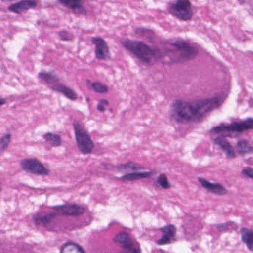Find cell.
I'll list each match as a JSON object with an SVG mask.
<instances>
[{
	"label": "cell",
	"instance_id": "cell-13",
	"mask_svg": "<svg viewBox=\"0 0 253 253\" xmlns=\"http://www.w3.org/2000/svg\"><path fill=\"white\" fill-rule=\"evenodd\" d=\"M58 2L78 15L88 14L84 2L81 0H59Z\"/></svg>",
	"mask_w": 253,
	"mask_h": 253
},
{
	"label": "cell",
	"instance_id": "cell-23",
	"mask_svg": "<svg viewBox=\"0 0 253 253\" xmlns=\"http://www.w3.org/2000/svg\"><path fill=\"white\" fill-rule=\"evenodd\" d=\"M236 149L240 155H246L253 152V146L247 140H241L237 143Z\"/></svg>",
	"mask_w": 253,
	"mask_h": 253
},
{
	"label": "cell",
	"instance_id": "cell-7",
	"mask_svg": "<svg viewBox=\"0 0 253 253\" xmlns=\"http://www.w3.org/2000/svg\"><path fill=\"white\" fill-rule=\"evenodd\" d=\"M20 167L26 172L35 175L47 176L50 174L49 169L37 158H24L20 161Z\"/></svg>",
	"mask_w": 253,
	"mask_h": 253
},
{
	"label": "cell",
	"instance_id": "cell-33",
	"mask_svg": "<svg viewBox=\"0 0 253 253\" xmlns=\"http://www.w3.org/2000/svg\"><path fill=\"white\" fill-rule=\"evenodd\" d=\"M127 251L128 252L125 253H140V250H137V249H134L133 250H127Z\"/></svg>",
	"mask_w": 253,
	"mask_h": 253
},
{
	"label": "cell",
	"instance_id": "cell-8",
	"mask_svg": "<svg viewBox=\"0 0 253 253\" xmlns=\"http://www.w3.org/2000/svg\"><path fill=\"white\" fill-rule=\"evenodd\" d=\"M91 42L95 46L94 53L97 60H103V61L110 60L112 56H111L110 49L106 40L103 39L101 37H93L91 38Z\"/></svg>",
	"mask_w": 253,
	"mask_h": 253
},
{
	"label": "cell",
	"instance_id": "cell-6",
	"mask_svg": "<svg viewBox=\"0 0 253 253\" xmlns=\"http://www.w3.org/2000/svg\"><path fill=\"white\" fill-rule=\"evenodd\" d=\"M168 11L171 16L181 21H189L193 17V9L189 0H178L170 4Z\"/></svg>",
	"mask_w": 253,
	"mask_h": 253
},
{
	"label": "cell",
	"instance_id": "cell-14",
	"mask_svg": "<svg viewBox=\"0 0 253 253\" xmlns=\"http://www.w3.org/2000/svg\"><path fill=\"white\" fill-rule=\"evenodd\" d=\"M213 143L216 146H218L229 159H234L236 157L233 146L229 143V140L225 136L216 137L215 138L213 139Z\"/></svg>",
	"mask_w": 253,
	"mask_h": 253
},
{
	"label": "cell",
	"instance_id": "cell-19",
	"mask_svg": "<svg viewBox=\"0 0 253 253\" xmlns=\"http://www.w3.org/2000/svg\"><path fill=\"white\" fill-rule=\"evenodd\" d=\"M242 242L247 246L250 251L253 252V230L249 228L242 227L240 229Z\"/></svg>",
	"mask_w": 253,
	"mask_h": 253
},
{
	"label": "cell",
	"instance_id": "cell-17",
	"mask_svg": "<svg viewBox=\"0 0 253 253\" xmlns=\"http://www.w3.org/2000/svg\"><path fill=\"white\" fill-rule=\"evenodd\" d=\"M38 79L49 88L60 83V78L54 72L42 70L38 73Z\"/></svg>",
	"mask_w": 253,
	"mask_h": 253
},
{
	"label": "cell",
	"instance_id": "cell-22",
	"mask_svg": "<svg viewBox=\"0 0 253 253\" xmlns=\"http://www.w3.org/2000/svg\"><path fill=\"white\" fill-rule=\"evenodd\" d=\"M60 253H85V252L79 244L69 241L62 246Z\"/></svg>",
	"mask_w": 253,
	"mask_h": 253
},
{
	"label": "cell",
	"instance_id": "cell-16",
	"mask_svg": "<svg viewBox=\"0 0 253 253\" xmlns=\"http://www.w3.org/2000/svg\"><path fill=\"white\" fill-rule=\"evenodd\" d=\"M50 89L52 91H55V92L59 93V94H63L64 97L69 100H72V101H76L78 99V95L75 90L72 89L70 87L67 86V85H64L62 83H59V84H56L54 86L51 87Z\"/></svg>",
	"mask_w": 253,
	"mask_h": 253
},
{
	"label": "cell",
	"instance_id": "cell-34",
	"mask_svg": "<svg viewBox=\"0 0 253 253\" xmlns=\"http://www.w3.org/2000/svg\"><path fill=\"white\" fill-rule=\"evenodd\" d=\"M250 3H251V9L253 10V2H250Z\"/></svg>",
	"mask_w": 253,
	"mask_h": 253
},
{
	"label": "cell",
	"instance_id": "cell-4",
	"mask_svg": "<svg viewBox=\"0 0 253 253\" xmlns=\"http://www.w3.org/2000/svg\"><path fill=\"white\" fill-rule=\"evenodd\" d=\"M74 131L78 149L82 155H90L94 149V143L85 126L78 120H74Z\"/></svg>",
	"mask_w": 253,
	"mask_h": 253
},
{
	"label": "cell",
	"instance_id": "cell-15",
	"mask_svg": "<svg viewBox=\"0 0 253 253\" xmlns=\"http://www.w3.org/2000/svg\"><path fill=\"white\" fill-rule=\"evenodd\" d=\"M113 241L115 244H118L126 250H133L136 249L134 247V241L129 235L126 232H121L117 234L113 238Z\"/></svg>",
	"mask_w": 253,
	"mask_h": 253
},
{
	"label": "cell",
	"instance_id": "cell-29",
	"mask_svg": "<svg viewBox=\"0 0 253 253\" xmlns=\"http://www.w3.org/2000/svg\"><path fill=\"white\" fill-rule=\"evenodd\" d=\"M109 106V100L106 99H101L97 105V110L100 112H104L106 111V106Z\"/></svg>",
	"mask_w": 253,
	"mask_h": 253
},
{
	"label": "cell",
	"instance_id": "cell-32",
	"mask_svg": "<svg viewBox=\"0 0 253 253\" xmlns=\"http://www.w3.org/2000/svg\"><path fill=\"white\" fill-rule=\"evenodd\" d=\"M6 99L3 98V97H2V98L0 99V106H4V105L6 104Z\"/></svg>",
	"mask_w": 253,
	"mask_h": 253
},
{
	"label": "cell",
	"instance_id": "cell-11",
	"mask_svg": "<svg viewBox=\"0 0 253 253\" xmlns=\"http://www.w3.org/2000/svg\"><path fill=\"white\" fill-rule=\"evenodd\" d=\"M38 5V2L37 1L23 0V1L11 4L8 7V10L10 12L14 13L15 14H21L29 10L36 8Z\"/></svg>",
	"mask_w": 253,
	"mask_h": 253
},
{
	"label": "cell",
	"instance_id": "cell-24",
	"mask_svg": "<svg viewBox=\"0 0 253 253\" xmlns=\"http://www.w3.org/2000/svg\"><path fill=\"white\" fill-rule=\"evenodd\" d=\"M118 170L121 172H124V171H138L140 170L143 169V167L139 164H136V163L132 162V161H128V163L126 164H121V165L117 167Z\"/></svg>",
	"mask_w": 253,
	"mask_h": 253
},
{
	"label": "cell",
	"instance_id": "cell-1",
	"mask_svg": "<svg viewBox=\"0 0 253 253\" xmlns=\"http://www.w3.org/2000/svg\"><path fill=\"white\" fill-rule=\"evenodd\" d=\"M224 98L214 97L194 101L176 100L169 109L170 118L177 124L198 123L221 106Z\"/></svg>",
	"mask_w": 253,
	"mask_h": 253
},
{
	"label": "cell",
	"instance_id": "cell-31",
	"mask_svg": "<svg viewBox=\"0 0 253 253\" xmlns=\"http://www.w3.org/2000/svg\"><path fill=\"white\" fill-rule=\"evenodd\" d=\"M231 225H232V223L230 222H226V223L217 224V228L220 232H226L229 230Z\"/></svg>",
	"mask_w": 253,
	"mask_h": 253
},
{
	"label": "cell",
	"instance_id": "cell-9",
	"mask_svg": "<svg viewBox=\"0 0 253 253\" xmlns=\"http://www.w3.org/2000/svg\"><path fill=\"white\" fill-rule=\"evenodd\" d=\"M59 214L66 216H80L84 214L85 207L80 204H66L53 207Z\"/></svg>",
	"mask_w": 253,
	"mask_h": 253
},
{
	"label": "cell",
	"instance_id": "cell-12",
	"mask_svg": "<svg viewBox=\"0 0 253 253\" xmlns=\"http://www.w3.org/2000/svg\"><path fill=\"white\" fill-rule=\"evenodd\" d=\"M198 180L203 188L214 195L223 196L228 193L227 189L220 183H211L207 179L203 178V177H198Z\"/></svg>",
	"mask_w": 253,
	"mask_h": 253
},
{
	"label": "cell",
	"instance_id": "cell-2",
	"mask_svg": "<svg viewBox=\"0 0 253 253\" xmlns=\"http://www.w3.org/2000/svg\"><path fill=\"white\" fill-rule=\"evenodd\" d=\"M163 58L167 57L169 63H186L198 55V49L193 44L182 38H173L164 42Z\"/></svg>",
	"mask_w": 253,
	"mask_h": 253
},
{
	"label": "cell",
	"instance_id": "cell-28",
	"mask_svg": "<svg viewBox=\"0 0 253 253\" xmlns=\"http://www.w3.org/2000/svg\"><path fill=\"white\" fill-rule=\"evenodd\" d=\"M157 182H158V185H159L162 189H169L171 187V183L169 181L168 178H167V175H166L165 174H160L159 177H158Z\"/></svg>",
	"mask_w": 253,
	"mask_h": 253
},
{
	"label": "cell",
	"instance_id": "cell-3",
	"mask_svg": "<svg viewBox=\"0 0 253 253\" xmlns=\"http://www.w3.org/2000/svg\"><path fill=\"white\" fill-rule=\"evenodd\" d=\"M120 42L127 51L138 59L143 64L152 65L163 59L162 51L160 48L152 46L143 41L121 39Z\"/></svg>",
	"mask_w": 253,
	"mask_h": 253
},
{
	"label": "cell",
	"instance_id": "cell-30",
	"mask_svg": "<svg viewBox=\"0 0 253 253\" xmlns=\"http://www.w3.org/2000/svg\"><path fill=\"white\" fill-rule=\"evenodd\" d=\"M241 174L244 177H248V178L253 179V168L251 167H244L241 171Z\"/></svg>",
	"mask_w": 253,
	"mask_h": 253
},
{
	"label": "cell",
	"instance_id": "cell-20",
	"mask_svg": "<svg viewBox=\"0 0 253 253\" xmlns=\"http://www.w3.org/2000/svg\"><path fill=\"white\" fill-rule=\"evenodd\" d=\"M44 140L51 146V147H60L63 144V139L60 134L56 133L46 132L42 135Z\"/></svg>",
	"mask_w": 253,
	"mask_h": 253
},
{
	"label": "cell",
	"instance_id": "cell-18",
	"mask_svg": "<svg viewBox=\"0 0 253 253\" xmlns=\"http://www.w3.org/2000/svg\"><path fill=\"white\" fill-rule=\"evenodd\" d=\"M153 175V171H134V172L127 173L121 177V180L126 181H134V180H141V179L149 178Z\"/></svg>",
	"mask_w": 253,
	"mask_h": 253
},
{
	"label": "cell",
	"instance_id": "cell-25",
	"mask_svg": "<svg viewBox=\"0 0 253 253\" xmlns=\"http://www.w3.org/2000/svg\"><path fill=\"white\" fill-rule=\"evenodd\" d=\"M11 138H12V134L10 132L3 134L0 138V154L1 155L8 149L11 143Z\"/></svg>",
	"mask_w": 253,
	"mask_h": 253
},
{
	"label": "cell",
	"instance_id": "cell-10",
	"mask_svg": "<svg viewBox=\"0 0 253 253\" xmlns=\"http://www.w3.org/2000/svg\"><path fill=\"white\" fill-rule=\"evenodd\" d=\"M160 230L162 232L163 236L157 241V244L158 245H167L175 241L177 229L174 224L166 225L161 227Z\"/></svg>",
	"mask_w": 253,
	"mask_h": 253
},
{
	"label": "cell",
	"instance_id": "cell-5",
	"mask_svg": "<svg viewBox=\"0 0 253 253\" xmlns=\"http://www.w3.org/2000/svg\"><path fill=\"white\" fill-rule=\"evenodd\" d=\"M253 129V118H246L241 121H234L229 124H218L212 127L209 132L211 134L229 133V134H242L246 131Z\"/></svg>",
	"mask_w": 253,
	"mask_h": 253
},
{
	"label": "cell",
	"instance_id": "cell-21",
	"mask_svg": "<svg viewBox=\"0 0 253 253\" xmlns=\"http://www.w3.org/2000/svg\"><path fill=\"white\" fill-rule=\"evenodd\" d=\"M86 85L88 89L97 93V94H104L109 91V87L103 84V83L95 81L92 82L90 80H86Z\"/></svg>",
	"mask_w": 253,
	"mask_h": 253
},
{
	"label": "cell",
	"instance_id": "cell-27",
	"mask_svg": "<svg viewBox=\"0 0 253 253\" xmlns=\"http://www.w3.org/2000/svg\"><path fill=\"white\" fill-rule=\"evenodd\" d=\"M58 36L60 41H65V42H72L75 39L73 34L69 31L65 30V29L58 32Z\"/></svg>",
	"mask_w": 253,
	"mask_h": 253
},
{
	"label": "cell",
	"instance_id": "cell-26",
	"mask_svg": "<svg viewBox=\"0 0 253 253\" xmlns=\"http://www.w3.org/2000/svg\"><path fill=\"white\" fill-rule=\"evenodd\" d=\"M56 215H57L56 213H50V214H45V215L35 217V224H48L53 219L55 218Z\"/></svg>",
	"mask_w": 253,
	"mask_h": 253
}]
</instances>
